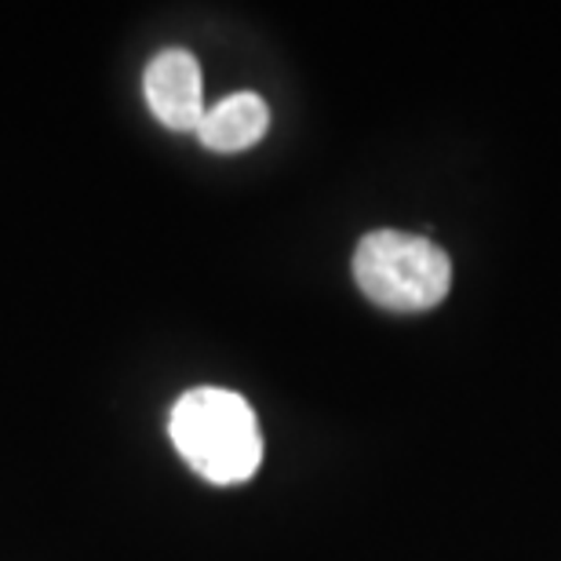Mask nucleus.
Listing matches in <instances>:
<instances>
[{"label":"nucleus","instance_id":"obj_1","mask_svg":"<svg viewBox=\"0 0 561 561\" xmlns=\"http://www.w3.org/2000/svg\"><path fill=\"white\" fill-rule=\"evenodd\" d=\"M168 434L179 456L211 485H241L263 463L260 420L249 401L233 390H186L168 416Z\"/></svg>","mask_w":561,"mask_h":561},{"label":"nucleus","instance_id":"obj_2","mask_svg":"<svg viewBox=\"0 0 561 561\" xmlns=\"http://www.w3.org/2000/svg\"><path fill=\"white\" fill-rule=\"evenodd\" d=\"M354 280L376 307L416 313L448 296L453 263L431 238L409 230H373L354 249Z\"/></svg>","mask_w":561,"mask_h":561},{"label":"nucleus","instance_id":"obj_3","mask_svg":"<svg viewBox=\"0 0 561 561\" xmlns=\"http://www.w3.org/2000/svg\"><path fill=\"white\" fill-rule=\"evenodd\" d=\"M142 95L153 117L172 131H197L205 117L201 95V62L186 48L157 51L142 73Z\"/></svg>","mask_w":561,"mask_h":561},{"label":"nucleus","instance_id":"obj_4","mask_svg":"<svg viewBox=\"0 0 561 561\" xmlns=\"http://www.w3.org/2000/svg\"><path fill=\"white\" fill-rule=\"evenodd\" d=\"M266 128H271V106L263 103V95L255 92H238L227 95L222 103L205 110L197 125V139L208 146V150L219 153H238L255 146Z\"/></svg>","mask_w":561,"mask_h":561}]
</instances>
